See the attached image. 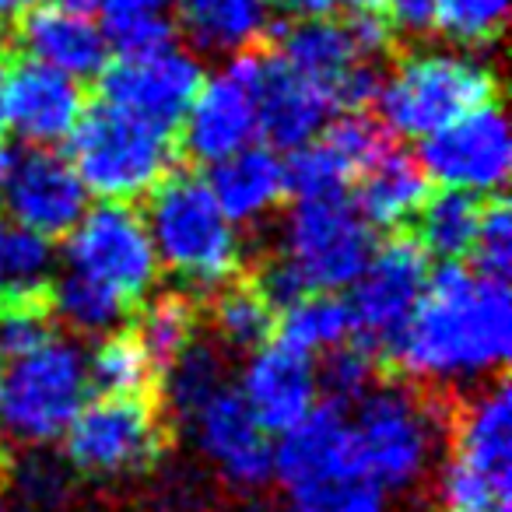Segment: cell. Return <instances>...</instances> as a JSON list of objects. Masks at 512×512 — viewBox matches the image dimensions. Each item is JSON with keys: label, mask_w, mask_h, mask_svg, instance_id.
Instances as JSON below:
<instances>
[{"label": "cell", "mask_w": 512, "mask_h": 512, "mask_svg": "<svg viewBox=\"0 0 512 512\" xmlns=\"http://www.w3.org/2000/svg\"><path fill=\"white\" fill-rule=\"evenodd\" d=\"M292 22H313V18H337L344 0H281Z\"/></svg>", "instance_id": "41"}, {"label": "cell", "mask_w": 512, "mask_h": 512, "mask_svg": "<svg viewBox=\"0 0 512 512\" xmlns=\"http://www.w3.org/2000/svg\"><path fill=\"white\" fill-rule=\"evenodd\" d=\"M383 379V369L379 362L362 348L358 341H344L337 348H330L327 362H323V372H316V383L327 393V400L334 404H355L369 386H376Z\"/></svg>", "instance_id": "37"}, {"label": "cell", "mask_w": 512, "mask_h": 512, "mask_svg": "<svg viewBox=\"0 0 512 512\" xmlns=\"http://www.w3.org/2000/svg\"><path fill=\"white\" fill-rule=\"evenodd\" d=\"M53 246L29 228H4L0 239V288H50Z\"/></svg>", "instance_id": "36"}, {"label": "cell", "mask_w": 512, "mask_h": 512, "mask_svg": "<svg viewBox=\"0 0 512 512\" xmlns=\"http://www.w3.org/2000/svg\"><path fill=\"white\" fill-rule=\"evenodd\" d=\"M32 4H39V0H0V32L8 29V25L15 22L25 8H32Z\"/></svg>", "instance_id": "44"}, {"label": "cell", "mask_w": 512, "mask_h": 512, "mask_svg": "<svg viewBox=\"0 0 512 512\" xmlns=\"http://www.w3.org/2000/svg\"><path fill=\"white\" fill-rule=\"evenodd\" d=\"M355 8H369V11H383V4L386 0H351Z\"/></svg>", "instance_id": "47"}, {"label": "cell", "mask_w": 512, "mask_h": 512, "mask_svg": "<svg viewBox=\"0 0 512 512\" xmlns=\"http://www.w3.org/2000/svg\"><path fill=\"white\" fill-rule=\"evenodd\" d=\"M228 383V365L218 344L211 341H193L169 369L162 372L158 383V404H162L165 418L190 425L193 414L221 393Z\"/></svg>", "instance_id": "26"}, {"label": "cell", "mask_w": 512, "mask_h": 512, "mask_svg": "<svg viewBox=\"0 0 512 512\" xmlns=\"http://www.w3.org/2000/svg\"><path fill=\"white\" fill-rule=\"evenodd\" d=\"M53 285L0 288V362H15L53 341Z\"/></svg>", "instance_id": "32"}, {"label": "cell", "mask_w": 512, "mask_h": 512, "mask_svg": "<svg viewBox=\"0 0 512 512\" xmlns=\"http://www.w3.org/2000/svg\"><path fill=\"white\" fill-rule=\"evenodd\" d=\"M432 179L421 172L418 158L400 148H386L365 172H358L355 200L358 214L369 228H390L400 232L432 193Z\"/></svg>", "instance_id": "22"}, {"label": "cell", "mask_w": 512, "mask_h": 512, "mask_svg": "<svg viewBox=\"0 0 512 512\" xmlns=\"http://www.w3.org/2000/svg\"><path fill=\"white\" fill-rule=\"evenodd\" d=\"M11 53H29L67 78H99L106 67V36L88 15L67 11L60 4H32L4 29Z\"/></svg>", "instance_id": "17"}, {"label": "cell", "mask_w": 512, "mask_h": 512, "mask_svg": "<svg viewBox=\"0 0 512 512\" xmlns=\"http://www.w3.org/2000/svg\"><path fill=\"white\" fill-rule=\"evenodd\" d=\"M0 460H4V453H0Z\"/></svg>", "instance_id": "49"}, {"label": "cell", "mask_w": 512, "mask_h": 512, "mask_svg": "<svg viewBox=\"0 0 512 512\" xmlns=\"http://www.w3.org/2000/svg\"><path fill=\"white\" fill-rule=\"evenodd\" d=\"M88 400V365L78 344L46 341L0 372V428L22 446H50Z\"/></svg>", "instance_id": "7"}, {"label": "cell", "mask_w": 512, "mask_h": 512, "mask_svg": "<svg viewBox=\"0 0 512 512\" xmlns=\"http://www.w3.org/2000/svg\"><path fill=\"white\" fill-rule=\"evenodd\" d=\"M53 4H60V8H67V11H78V15H92L102 0H53Z\"/></svg>", "instance_id": "45"}, {"label": "cell", "mask_w": 512, "mask_h": 512, "mask_svg": "<svg viewBox=\"0 0 512 512\" xmlns=\"http://www.w3.org/2000/svg\"><path fill=\"white\" fill-rule=\"evenodd\" d=\"M211 295V330L218 334L221 348L228 351H260L267 348V341L274 337L278 327V313L274 306L256 292V285L246 278V271H239L232 281L218 285Z\"/></svg>", "instance_id": "24"}, {"label": "cell", "mask_w": 512, "mask_h": 512, "mask_svg": "<svg viewBox=\"0 0 512 512\" xmlns=\"http://www.w3.org/2000/svg\"><path fill=\"white\" fill-rule=\"evenodd\" d=\"M428 285V253L414 242L411 232H397L372 249L365 271L355 278L351 292V323L358 341L379 362L383 376L390 372V358L397 341L418 306L421 292Z\"/></svg>", "instance_id": "9"}, {"label": "cell", "mask_w": 512, "mask_h": 512, "mask_svg": "<svg viewBox=\"0 0 512 512\" xmlns=\"http://www.w3.org/2000/svg\"><path fill=\"white\" fill-rule=\"evenodd\" d=\"M239 393L256 425L264 432L285 435L316 407L320 383L309 355H299L285 344H271L253 355Z\"/></svg>", "instance_id": "20"}, {"label": "cell", "mask_w": 512, "mask_h": 512, "mask_svg": "<svg viewBox=\"0 0 512 512\" xmlns=\"http://www.w3.org/2000/svg\"><path fill=\"white\" fill-rule=\"evenodd\" d=\"M383 15L393 25V32L421 36L435 25V0H386Z\"/></svg>", "instance_id": "40"}, {"label": "cell", "mask_w": 512, "mask_h": 512, "mask_svg": "<svg viewBox=\"0 0 512 512\" xmlns=\"http://www.w3.org/2000/svg\"><path fill=\"white\" fill-rule=\"evenodd\" d=\"M179 29L197 50L242 53L267 29L264 0H179Z\"/></svg>", "instance_id": "23"}, {"label": "cell", "mask_w": 512, "mask_h": 512, "mask_svg": "<svg viewBox=\"0 0 512 512\" xmlns=\"http://www.w3.org/2000/svg\"><path fill=\"white\" fill-rule=\"evenodd\" d=\"M453 453L442 470V512H509L512 491V400L505 376L470 404L449 407Z\"/></svg>", "instance_id": "5"}, {"label": "cell", "mask_w": 512, "mask_h": 512, "mask_svg": "<svg viewBox=\"0 0 512 512\" xmlns=\"http://www.w3.org/2000/svg\"><path fill=\"white\" fill-rule=\"evenodd\" d=\"M148 235L158 264L169 267L190 292L204 295L242 271V246L232 221L221 214L207 179L172 169L148 193Z\"/></svg>", "instance_id": "2"}, {"label": "cell", "mask_w": 512, "mask_h": 512, "mask_svg": "<svg viewBox=\"0 0 512 512\" xmlns=\"http://www.w3.org/2000/svg\"><path fill=\"white\" fill-rule=\"evenodd\" d=\"M8 169H11V155L0 148V186H4V179H8Z\"/></svg>", "instance_id": "46"}, {"label": "cell", "mask_w": 512, "mask_h": 512, "mask_svg": "<svg viewBox=\"0 0 512 512\" xmlns=\"http://www.w3.org/2000/svg\"><path fill=\"white\" fill-rule=\"evenodd\" d=\"M509 330V285L446 264L428 274L386 376H404L414 386H446L505 372Z\"/></svg>", "instance_id": "1"}, {"label": "cell", "mask_w": 512, "mask_h": 512, "mask_svg": "<svg viewBox=\"0 0 512 512\" xmlns=\"http://www.w3.org/2000/svg\"><path fill=\"white\" fill-rule=\"evenodd\" d=\"M8 39H4V32H0V134L8 130V106H4V85H8Z\"/></svg>", "instance_id": "43"}, {"label": "cell", "mask_w": 512, "mask_h": 512, "mask_svg": "<svg viewBox=\"0 0 512 512\" xmlns=\"http://www.w3.org/2000/svg\"><path fill=\"white\" fill-rule=\"evenodd\" d=\"M481 221V200L467 190H439L428 193L421 211L414 214V242L428 256H439L446 264H456L460 256H470Z\"/></svg>", "instance_id": "27"}, {"label": "cell", "mask_w": 512, "mask_h": 512, "mask_svg": "<svg viewBox=\"0 0 512 512\" xmlns=\"http://www.w3.org/2000/svg\"><path fill=\"white\" fill-rule=\"evenodd\" d=\"M355 323H351V309L334 292L306 295L295 306L281 313L274 337L285 348L299 351V355H313V351H330L337 344L351 341Z\"/></svg>", "instance_id": "30"}, {"label": "cell", "mask_w": 512, "mask_h": 512, "mask_svg": "<svg viewBox=\"0 0 512 512\" xmlns=\"http://www.w3.org/2000/svg\"><path fill=\"white\" fill-rule=\"evenodd\" d=\"M207 186L228 221H253L288 197L285 162L267 144H246L235 155L214 162Z\"/></svg>", "instance_id": "21"}, {"label": "cell", "mask_w": 512, "mask_h": 512, "mask_svg": "<svg viewBox=\"0 0 512 512\" xmlns=\"http://www.w3.org/2000/svg\"><path fill=\"white\" fill-rule=\"evenodd\" d=\"M292 512H390V498L355 463L285 484Z\"/></svg>", "instance_id": "29"}, {"label": "cell", "mask_w": 512, "mask_h": 512, "mask_svg": "<svg viewBox=\"0 0 512 512\" xmlns=\"http://www.w3.org/2000/svg\"><path fill=\"white\" fill-rule=\"evenodd\" d=\"M256 74L260 50H242L221 74L200 85L183 120L179 151L193 162H221L256 134Z\"/></svg>", "instance_id": "14"}, {"label": "cell", "mask_w": 512, "mask_h": 512, "mask_svg": "<svg viewBox=\"0 0 512 512\" xmlns=\"http://www.w3.org/2000/svg\"><path fill=\"white\" fill-rule=\"evenodd\" d=\"M67 463L95 481L144 474L172 442V421L158 400L99 397L67 428Z\"/></svg>", "instance_id": "8"}, {"label": "cell", "mask_w": 512, "mask_h": 512, "mask_svg": "<svg viewBox=\"0 0 512 512\" xmlns=\"http://www.w3.org/2000/svg\"><path fill=\"white\" fill-rule=\"evenodd\" d=\"M474 271L484 278L509 281L512 271V211L502 193H491V200L481 204V221H477L474 246Z\"/></svg>", "instance_id": "38"}, {"label": "cell", "mask_w": 512, "mask_h": 512, "mask_svg": "<svg viewBox=\"0 0 512 512\" xmlns=\"http://www.w3.org/2000/svg\"><path fill=\"white\" fill-rule=\"evenodd\" d=\"M204 320V302L197 292H162L151 302H141L134 316V334L155 362L158 376L197 341V327Z\"/></svg>", "instance_id": "25"}, {"label": "cell", "mask_w": 512, "mask_h": 512, "mask_svg": "<svg viewBox=\"0 0 512 512\" xmlns=\"http://www.w3.org/2000/svg\"><path fill=\"white\" fill-rule=\"evenodd\" d=\"M372 249V228L351 204L348 193L334 197L295 200L288 218L285 256L288 264L302 274L309 292H337L355 285L365 271Z\"/></svg>", "instance_id": "10"}, {"label": "cell", "mask_w": 512, "mask_h": 512, "mask_svg": "<svg viewBox=\"0 0 512 512\" xmlns=\"http://www.w3.org/2000/svg\"><path fill=\"white\" fill-rule=\"evenodd\" d=\"M53 316L67 320L74 330H85V334H106V330L116 334L134 320L137 306L113 288L71 271L64 281L53 285Z\"/></svg>", "instance_id": "31"}, {"label": "cell", "mask_w": 512, "mask_h": 512, "mask_svg": "<svg viewBox=\"0 0 512 512\" xmlns=\"http://www.w3.org/2000/svg\"><path fill=\"white\" fill-rule=\"evenodd\" d=\"M4 106H8V127L25 141L46 148V144L71 137L88 99L74 78L46 64H36V60H18L11 53Z\"/></svg>", "instance_id": "18"}, {"label": "cell", "mask_w": 512, "mask_h": 512, "mask_svg": "<svg viewBox=\"0 0 512 512\" xmlns=\"http://www.w3.org/2000/svg\"><path fill=\"white\" fill-rule=\"evenodd\" d=\"M348 407H355V418H348L355 467L383 491L414 488L428 474L449 404H432L414 383L383 376Z\"/></svg>", "instance_id": "3"}, {"label": "cell", "mask_w": 512, "mask_h": 512, "mask_svg": "<svg viewBox=\"0 0 512 512\" xmlns=\"http://www.w3.org/2000/svg\"><path fill=\"white\" fill-rule=\"evenodd\" d=\"M0 239H4V225H0Z\"/></svg>", "instance_id": "48"}, {"label": "cell", "mask_w": 512, "mask_h": 512, "mask_svg": "<svg viewBox=\"0 0 512 512\" xmlns=\"http://www.w3.org/2000/svg\"><path fill=\"white\" fill-rule=\"evenodd\" d=\"M67 267L81 278L120 292L141 309L158 281V256L144 218L130 204H106L81 214L67 232Z\"/></svg>", "instance_id": "11"}, {"label": "cell", "mask_w": 512, "mask_h": 512, "mask_svg": "<svg viewBox=\"0 0 512 512\" xmlns=\"http://www.w3.org/2000/svg\"><path fill=\"white\" fill-rule=\"evenodd\" d=\"M169 0H102L106 15H137V11H162Z\"/></svg>", "instance_id": "42"}, {"label": "cell", "mask_w": 512, "mask_h": 512, "mask_svg": "<svg viewBox=\"0 0 512 512\" xmlns=\"http://www.w3.org/2000/svg\"><path fill=\"white\" fill-rule=\"evenodd\" d=\"M4 200L15 225L43 239L67 235L88 211V190L81 186L78 172L50 148H29L25 155L11 158Z\"/></svg>", "instance_id": "15"}, {"label": "cell", "mask_w": 512, "mask_h": 512, "mask_svg": "<svg viewBox=\"0 0 512 512\" xmlns=\"http://www.w3.org/2000/svg\"><path fill=\"white\" fill-rule=\"evenodd\" d=\"M179 137L158 130L137 116L95 99L71 130V169L81 186L102 200L130 204L148 197L172 172Z\"/></svg>", "instance_id": "4"}, {"label": "cell", "mask_w": 512, "mask_h": 512, "mask_svg": "<svg viewBox=\"0 0 512 512\" xmlns=\"http://www.w3.org/2000/svg\"><path fill=\"white\" fill-rule=\"evenodd\" d=\"M106 46L116 57H151V53L172 50L176 25L162 11H137V15H106L102 25Z\"/></svg>", "instance_id": "39"}, {"label": "cell", "mask_w": 512, "mask_h": 512, "mask_svg": "<svg viewBox=\"0 0 512 512\" xmlns=\"http://www.w3.org/2000/svg\"><path fill=\"white\" fill-rule=\"evenodd\" d=\"M88 390L99 397H134V400H158V376L155 362L148 358L144 344L134 330H116L95 348L88 358Z\"/></svg>", "instance_id": "28"}, {"label": "cell", "mask_w": 512, "mask_h": 512, "mask_svg": "<svg viewBox=\"0 0 512 512\" xmlns=\"http://www.w3.org/2000/svg\"><path fill=\"white\" fill-rule=\"evenodd\" d=\"M0 467H8L11 502L22 512H57L71 498V463L43 453L39 446L11 463L0 460Z\"/></svg>", "instance_id": "33"}, {"label": "cell", "mask_w": 512, "mask_h": 512, "mask_svg": "<svg viewBox=\"0 0 512 512\" xmlns=\"http://www.w3.org/2000/svg\"><path fill=\"white\" fill-rule=\"evenodd\" d=\"M190 428L197 432L204 456L225 474L228 484L264 488L274 477V446L267 442L264 428L253 421L239 390L225 386L221 393H214L193 414Z\"/></svg>", "instance_id": "16"}, {"label": "cell", "mask_w": 512, "mask_h": 512, "mask_svg": "<svg viewBox=\"0 0 512 512\" xmlns=\"http://www.w3.org/2000/svg\"><path fill=\"white\" fill-rule=\"evenodd\" d=\"M509 127L498 102L421 137L418 165L432 183L467 193H502L509 179Z\"/></svg>", "instance_id": "12"}, {"label": "cell", "mask_w": 512, "mask_h": 512, "mask_svg": "<svg viewBox=\"0 0 512 512\" xmlns=\"http://www.w3.org/2000/svg\"><path fill=\"white\" fill-rule=\"evenodd\" d=\"M204 85L200 64L183 50L151 57H116L99 71V102L116 106L158 130L179 134L193 95Z\"/></svg>", "instance_id": "13"}, {"label": "cell", "mask_w": 512, "mask_h": 512, "mask_svg": "<svg viewBox=\"0 0 512 512\" xmlns=\"http://www.w3.org/2000/svg\"><path fill=\"white\" fill-rule=\"evenodd\" d=\"M334 116L330 99L285 67L271 50H260V74H256V134L267 137V148L295 151L316 141Z\"/></svg>", "instance_id": "19"}, {"label": "cell", "mask_w": 512, "mask_h": 512, "mask_svg": "<svg viewBox=\"0 0 512 512\" xmlns=\"http://www.w3.org/2000/svg\"><path fill=\"white\" fill-rule=\"evenodd\" d=\"M320 144L348 169L351 179L365 172L386 148H393V134L383 120H372L369 113H344L323 127Z\"/></svg>", "instance_id": "34"}, {"label": "cell", "mask_w": 512, "mask_h": 512, "mask_svg": "<svg viewBox=\"0 0 512 512\" xmlns=\"http://www.w3.org/2000/svg\"><path fill=\"white\" fill-rule=\"evenodd\" d=\"M509 0H435V25L463 46H488L502 36Z\"/></svg>", "instance_id": "35"}, {"label": "cell", "mask_w": 512, "mask_h": 512, "mask_svg": "<svg viewBox=\"0 0 512 512\" xmlns=\"http://www.w3.org/2000/svg\"><path fill=\"white\" fill-rule=\"evenodd\" d=\"M502 95L498 71L460 53H404L379 88L383 127L400 137H428Z\"/></svg>", "instance_id": "6"}]
</instances>
